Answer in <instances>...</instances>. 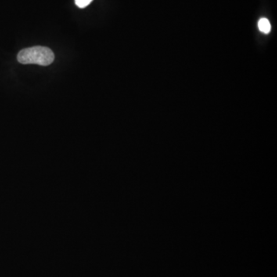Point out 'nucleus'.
Returning <instances> with one entry per match:
<instances>
[{
  "instance_id": "1",
  "label": "nucleus",
  "mask_w": 277,
  "mask_h": 277,
  "mask_svg": "<svg viewBox=\"0 0 277 277\" xmlns=\"http://www.w3.org/2000/svg\"><path fill=\"white\" fill-rule=\"evenodd\" d=\"M54 53L50 48L34 46L24 48L18 53V62L22 64H38L46 66L54 61Z\"/></svg>"
},
{
  "instance_id": "2",
  "label": "nucleus",
  "mask_w": 277,
  "mask_h": 277,
  "mask_svg": "<svg viewBox=\"0 0 277 277\" xmlns=\"http://www.w3.org/2000/svg\"><path fill=\"white\" fill-rule=\"evenodd\" d=\"M259 30L262 33L268 34L271 30V25H270V21L266 18H262L260 19L258 23Z\"/></svg>"
},
{
  "instance_id": "3",
  "label": "nucleus",
  "mask_w": 277,
  "mask_h": 277,
  "mask_svg": "<svg viewBox=\"0 0 277 277\" xmlns=\"http://www.w3.org/2000/svg\"><path fill=\"white\" fill-rule=\"evenodd\" d=\"M93 0H75V3L79 8H86V7L88 6L91 2H92Z\"/></svg>"
}]
</instances>
